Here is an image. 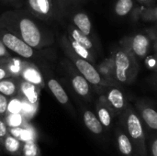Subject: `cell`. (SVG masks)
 I'll list each match as a JSON object with an SVG mask.
<instances>
[{
  "mask_svg": "<svg viewBox=\"0 0 157 156\" xmlns=\"http://www.w3.org/2000/svg\"><path fill=\"white\" fill-rule=\"evenodd\" d=\"M23 119L21 113H8L6 118V123L9 128L20 127L23 124Z\"/></svg>",
  "mask_w": 157,
  "mask_h": 156,
  "instance_id": "21",
  "label": "cell"
},
{
  "mask_svg": "<svg viewBox=\"0 0 157 156\" xmlns=\"http://www.w3.org/2000/svg\"><path fill=\"white\" fill-rule=\"evenodd\" d=\"M151 153L153 156H157V138L155 139L152 143V146H151Z\"/></svg>",
  "mask_w": 157,
  "mask_h": 156,
  "instance_id": "31",
  "label": "cell"
},
{
  "mask_svg": "<svg viewBox=\"0 0 157 156\" xmlns=\"http://www.w3.org/2000/svg\"><path fill=\"white\" fill-rule=\"evenodd\" d=\"M2 144L4 145L6 150L11 154H17L22 148L21 141L17 140V138H15L11 135H6L4 139Z\"/></svg>",
  "mask_w": 157,
  "mask_h": 156,
  "instance_id": "17",
  "label": "cell"
},
{
  "mask_svg": "<svg viewBox=\"0 0 157 156\" xmlns=\"http://www.w3.org/2000/svg\"><path fill=\"white\" fill-rule=\"evenodd\" d=\"M72 37H73L74 40H75L79 44L83 45L87 50H89V49H91L93 47L92 41L87 38L86 35H85L84 33H82L79 29H73V31H72Z\"/></svg>",
  "mask_w": 157,
  "mask_h": 156,
  "instance_id": "20",
  "label": "cell"
},
{
  "mask_svg": "<svg viewBox=\"0 0 157 156\" xmlns=\"http://www.w3.org/2000/svg\"><path fill=\"white\" fill-rule=\"evenodd\" d=\"M75 65L79 72L89 83L93 85H98L101 82V77L98 72L91 63H89L85 59H78L75 62Z\"/></svg>",
  "mask_w": 157,
  "mask_h": 156,
  "instance_id": "5",
  "label": "cell"
},
{
  "mask_svg": "<svg viewBox=\"0 0 157 156\" xmlns=\"http://www.w3.org/2000/svg\"><path fill=\"white\" fill-rule=\"evenodd\" d=\"M72 47H73V49L75 50V51L82 59L86 60V59H88V58L90 57L89 52H88V50H87L86 47H84L83 45H81V44H79L78 42H76L75 40H73V41H72Z\"/></svg>",
  "mask_w": 157,
  "mask_h": 156,
  "instance_id": "25",
  "label": "cell"
},
{
  "mask_svg": "<svg viewBox=\"0 0 157 156\" xmlns=\"http://www.w3.org/2000/svg\"><path fill=\"white\" fill-rule=\"evenodd\" d=\"M22 103V109H21V115L23 116L24 119L29 120L31 119L36 111H37V104L29 102L27 98H22L21 100Z\"/></svg>",
  "mask_w": 157,
  "mask_h": 156,
  "instance_id": "18",
  "label": "cell"
},
{
  "mask_svg": "<svg viewBox=\"0 0 157 156\" xmlns=\"http://www.w3.org/2000/svg\"><path fill=\"white\" fill-rule=\"evenodd\" d=\"M22 155L23 156H38L39 151L36 146L34 140L24 142L22 146Z\"/></svg>",
  "mask_w": 157,
  "mask_h": 156,
  "instance_id": "23",
  "label": "cell"
},
{
  "mask_svg": "<svg viewBox=\"0 0 157 156\" xmlns=\"http://www.w3.org/2000/svg\"><path fill=\"white\" fill-rule=\"evenodd\" d=\"M11 70L13 71V72H18V70H19V63H17V62H15L12 65H11Z\"/></svg>",
  "mask_w": 157,
  "mask_h": 156,
  "instance_id": "32",
  "label": "cell"
},
{
  "mask_svg": "<svg viewBox=\"0 0 157 156\" xmlns=\"http://www.w3.org/2000/svg\"><path fill=\"white\" fill-rule=\"evenodd\" d=\"M132 0H118L115 6V11L119 16L123 17L129 14L132 8Z\"/></svg>",
  "mask_w": 157,
  "mask_h": 156,
  "instance_id": "19",
  "label": "cell"
},
{
  "mask_svg": "<svg viewBox=\"0 0 157 156\" xmlns=\"http://www.w3.org/2000/svg\"><path fill=\"white\" fill-rule=\"evenodd\" d=\"M72 85L74 89L76 91L77 94L80 96H86L89 92V85L88 81L81 75H76L73 80H72Z\"/></svg>",
  "mask_w": 157,
  "mask_h": 156,
  "instance_id": "13",
  "label": "cell"
},
{
  "mask_svg": "<svg viewBox=\"0 0 157 156\" xmlns=\"http://www.w3.org/2000/svg\"><path fill=\"white\" fill-rule=\"evenodd\" d=\"M2 41L6 48L23 58H30L33 55L32 47L11 33H6L2 38Z\"/></svg>",
  "mask_w": 157,
  "mask_h": 156,
  "instance_id": "2",
  "label": "cell"
},
{
  "mask_svg": "<svg viewBox=\"0 0 157 156\" xmlns=\"http://www.w3.org/2000/svg\"><path fill=\"white\" fill-rule=\"evenodd\" d=\"M98 120H100L101 124L105 127H109L111 124V116L109 110L105 108H99L98 110Z\"/></svg>",
  "mask_w": 157,
  "mask_h": 156,
  "instance_id": "24",
  "label": "cell"
},
{
  "mask_svg": "<svg viewBox=\"0 0 157 156\" xmlns=\"http://www.w3.org/2000/svg\"><path fill=\"white\" fill-rule=\"evenodd\" d=\"M21 92L24 95L25 98H27L29 102L37 104L39 100V94L36 88V86L34 84H31L28 81L22 83L21 85Z\"/></svg>",
  "mask_w": 157,
  "mask_h": 156,
  "instance_id": "10",
  "label": "cell"
},
{
  "mask_svg": "<svg viewBox=\"0 0 157 156\" xmlns=\"http://www.w3.org/2000/svg\"><path fill=\"white\" fill-rule=\"evenodd\" d=\"M142 117L149 128L157 130V111L151 108H145L142 110Z\"/></svg>",
  "mask_w": 157,
  "mask_h": 156,
  "instance_id": "16",
  "label": "cell"
},
{
  "mask_svg": "<svg viewBox=\"0 0 157 156\" xmlns=\"http://www.w3.org/2000/svg\"><path fill=\"white\" fill-rule=\"evenodd\" d=\"M29 5L33 11L40 15H47L51 10L50 0H29Z\"/></svg>",
  "mask_w": 157,
  "mask_h": 156,
  "instance_id": "14",
  "label": "cell"
},
{
  "mask_svg": "<svg viewBox=\"0 0 157 156\" xmlns=\"http://www.w3.org/2000/svg\"><path fill=\"white\" fill-rule=\"evenodd\" d=\"M74 23L77 29L85 35H89L91 31V22L88 16L85 13H78L74 17Z\"/></svg>",
  "mask_w": 157,
  "mask_h": 156,
  "instance_id": "8",
  "label": "cell"
},
{
  "mask_svg": "<svg viewBox=\"0 0 157 156\" xmlns=\"http://www.w3.org/2000/svg\"><path fill=\"white\" fill-rule=\"evenodd\" d=\"M139 1H146V0H139Z\"/></svg>",
  "mask_w": 157,
  "mask_h": 156,
  "instance_id": "35",
  "label": "cell"
},
{
  "mask_svg": "<svg viewBox=\"0 0 157 156\" xmlns=\"http://www.w3.org/2000/svg\"><path fill=\"white\" fill-rule=\"evenodd\" d=\"M19 30L22 40L30 47H37L41 40L40 32L36 24L29 19L23 18L19 22Z\"/></svg>",
  "mask_w": 157,
  "mask_h": 156,
  "instance_id": "1",
  "label": "cell"
},
{
  "mask_svg": "<svg viewBox=\"0 0 157 156\" xmlns=\"http://www.w3.org/2000/svg\"><path fill=\"white\" fill-rule=\"evenodd\" d=\"M6 46L4 45L3 41H0V56H3L6 54Z\"/></svg>",
  "mask_w": 157,
  "mask_h": 156,
  "instance_id": "33",
  "label": "cell"
},
{
  "mask_svg": "<svg viewBox=\"0 0 157 156\" xmlns=\"http://www.w3.org/2000/svg\"><path fill=\"white\" fill-rule=\"evenodd\" d=\"M132 65L130 56L121 51H118L115 55V67H116V76L117 79L124 83L128 80V71L130 70Z\"/></svg>",
  "mask_w": 157,
  "mask_h": 156,
  "instance_id": "4",
  "label": "cell"
},
{
  "mask_svg": "<svg viewBox=\"0 0 157 156\" xmlns=\"http://www.w3.org/2000/svg\"><path fill=\"white\" fill-rule=\"evenodd\" d=\"M7 99L6 97L0 93V115H4L7 110Z\"/></svg>",
  "mask_w": 157,
  "mask_h": 156,
  "instance_id": "28",
  "label": "cell"
},
{
  "mask_svg": "<svg viewBox=\"0 0 157 156\" xmlns=\"http://www.w3.org/2000/svg\"><path fill=\"white\" fill-rule=\"evenodd\" d=\"M34 137H35L34 131L29 126H25V127L23 126L21 136H20V141L24 143V142H27V141L34 140Z\"/></svg>",
  "mask_w": 157,
  "mask_h": 156,
  "instance_id": "27",
  "label": "cell"
},
{
  "mask_svg": "<svg viewBox=\"0 0 157 156\" xmlns=\"http://www.w3.org/2000/svg\"><path fill=\"white\" fill-rule=\"evenodd\" d=\"M108 100L111 104V106L116 109H122L124 108V97L121 90L117 88H113L109 92Z\"/></svg>",
  "mask_w": 157,
  "mask_h": 156,
  "instance_id": "11",
  "label": "cell"
},
{
  "mask_svg": "<svg viewBox=\"0 0 157 156\" xmlns=\"http://www.w3.org/2000/svg\"><path fill=\"white\" fill-rule=\"evenodd\" d=\"M22 103L21 100L17 98H13L7 103V112L8 113H21Z\"/></svg>",
  "mask_w": 157,
  "mask_h": 156,
  "instance_id": "26",
  "label": "cell"
},
{
  "mask_svg": "<svg viewBox=\"0 0 157 156\" xmlns=\"http://www.w3.org/2000/svg\"><path fill=\"white\" fill-rule=\"evenodd\" d=\"M84 122L86 128L94 134H100L103 131V125L98 118L91 111L86 110L84 113Z\"/></svg>",
  "mask_w": 157,
  "mask_h": 156,
  "instance_id": "6",
  "label": "cell"
},
{
  "mask_svg": "<svg viewBox=\"0 0 157 156\" xmlns=\"http://www.w3.org/2000/svg\"><path fill=\"white\" fill-rule=\"evenodd\" d=\"M118 145L120 152L125 156L132 155V143L130 140V138L124 134L121 133L118 137Z\"/></svg>",
  "mask_w": 157,
  "mask_h": 156,
  "instance_id": "15",
  "label": "cell"
},
{
  "mask_svg": "<svg viewBox=\"0 0 157 156\" xmlns=\"http://www.w3.org/2000/svg\"><path fill=\"white\" fill-rule=\"evenodd\" d=\"M17 91L16 85L10 80L0 81V93L4 96H13Z\"/></svg>",
  "mask_w": 157,
  "mask_h": 156,
  "instance_id": "22",
  "label": "cell"
},
{
  "mask_svg": "<svg viewBox=\"0 0 157 156\" xmlns=\"http://www.w3.org/2000/svg\"><path fill=\"white\" fill-rule=\"evenodd\" d=\"M7 134V128H6V125L2 121L0 120V142L3 143L5 137L6 136Z\"/></svg>",
  "mask_w": 157,
  "mask_h": 156,
  "instance_id": "30",
  "label": "cell"
},
{
  "mask_svg": "<svg viewBox=\"0 0 157 156\" xmlns=\"http://www.w3.org/2000/svg\"><path fill=\"white\" fill-rule=\"evenodd\" d=\"M22 76L26 81H28L31 84H34L35 86L42 84V77H41L40 74L39 73V71L37 69H35L33 67L28 66V67L24 68L22 71Z\"/></svg>",
  "mask_w": 157,
  "mask_h": 156,
  "instance_id": "12",
  "label": "cell"
},
{
  "mask_svg": "<svg viewBox=\"0 0 157 156\" xmlns=\"http://www.w3.org/2000/svg\"><path fill=\"white\" fill-rule=\"evenodd\" d=\"M149 47V40L143 34L136 35L132 40V50L134 53L140 57L144 56L147 53Z\"/></svg>",
  "mask_w": 157,
  "mask_h": 156,
  "instance_id": "7",
  "label": "cell"
},
{
  "mask_svg": "<svg viewBox=\"0 0 157 156\" xmlns=\"http://www.w3.org/2000/svg\"><path fill=\"white\" fill-rule=\"evenodd\" d=\"M48 86L60 103L66 104L68 102V96L65 93L64 89L62 87V86L59 84V82H57L54 79H51L48 82Z\"/></svg>",
  "mask_w": 157,
  "mask_h": 156,
  "instance_id": "9",
  "label": "cell"
},
{
  "mask_svg": "<svg viewBox=\"0 0 157 156\" xmlns=\"http://www.w3.org/2000/svg\"><path fill=\"white\" fill-rule=\"evenodd\" d=\"M6 76V70L3 69V68H0V81L3 80Z\"/></svg>",
  "mask_w": 157,
  "mask_h": 156,
  "instance_id": "34",
  "label": "cell"
},
{
  "mask_svg": "<svg viewBox=\"0 0 157 156\" xmlns=\"http://www.w3.org/2000/svg\"><path fill=\"white\" fill-rule=\"evenodd\" d=\"M127 130L131 138L138 145H144V133L140 119L134 113H131L127 118Z\"/></svg>",
  "mask_w": 157,
  "mask_h": 156,
  "instance_id": "3",
  "label": "cell"
},
{
  "mask_svg": "<svg viewBox=\"0 0 157 156\" xmlns=\"http://www.w3.org/2000/svg\"><path fill=\"white\" fill-rule=\"evenodd\" d=\"M22 129H23V126H20V127H15V128H10L9 129V133L11 136L17 138V140L20 141V136H21V132H22Z\"/></svg>",
  "mask_w": 157,
  "mask_h": 156,
  "instance_id": "29",
  "label": "cell"
}]
</instances>
